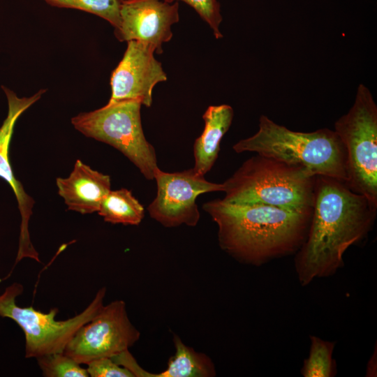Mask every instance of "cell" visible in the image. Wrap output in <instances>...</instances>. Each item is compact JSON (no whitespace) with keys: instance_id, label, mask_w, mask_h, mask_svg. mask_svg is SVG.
<instances>
[{"instance_id":"obj_1","label":"cell","mask_w":377,"mask_h":377,"mask_svg":"<svg viewBox=\"0 0 377 377\" xmlns=\"http://www.w3.org/2000/svg\"><path fill=\"white\" fill-rule=\"evenodd\" d=\"M376 212V205L351 191L344 182L317 175L308 232L295 258L300 285L336 274L344 265L348 248L371 230Z\"/></svg>"},{"instance_id":"obj_2","label":"cell","mask_w":377,"mask_h":377,"mask_svg":"<svg viewBox=\"0 0 377 377\" xmlns=\"http://www.w3.org/2000/svg\"><path fill=\"white\" fill-rule=\"evenodd\" d=\"M218 226L221 249L241 263L261 266L296 253L311 215L265 205H238L216 198L202 205Z\"/></svg>"},{"instance_id":"obj_3","label":"cell","mask_w":377,"mask_h":377,"mask_svg":"<svg viewBox=\"0 0 377 377\" xmlns=\"http://www.w3.org/2000/svg\"><path fill=\"white\" fill-rule=\"evenodd\" d=\"M316 175L308 170L257 154L223 184L226 202L265 205L311 215Z\"/></svg>"},{"instance_id":"obj_4","label":"cell","mask_w":377,"mask_h":377,"mask_svg":"<svg viewBox=\"0 0 377 377\" xmlns=\"http://www.w3.org/2000/svg\"><path fill=\"white\" fill-rule=\"evenodd\" d=\"M236 153L255 152L288 165L308 170L314 175L327 176L346 182L347 156L334 131L321 128L298 132L261 115L258 131L235 143Z\"/></svg>"},{"instance_id":"obj_5","label":"cell","mask_w":377,"mask_h":377,"mask_svg":"<svg viewBox=\"0 0 377 377\" xmlns=\"http://www.w3.org/2000/svg\"><path fill=\"white\" fill-rule=\"evenodd\" d=\"M334 131L346 151L345 184L377 206V105L364 84H359L353 105Z\"/></svg>"},{"instance_id":"obj_6","label":"cell","mask_w":377,"mask_h":377,"mask_svg":"<svg viewBox=\"0 0 377 377\" xmlns=\"http://www.w3.org/2000/svg\"><path fill=\"white\" fill-rule=\"evenodd\" d=\"M141 105L137 100L108 103L103 108L73 117L71 123L85 136L118 149L147 179L151 180L158 167L157 158L142 130Z\"/></svg>"},{"instance_id":"obj_7","label":"cell","mask_w":377,"mask_h":377,"mask_svg":"<svg viewBox=\"0 0 377 377\" xmlns=\"http://www.w3.org/2000/svg\"><path fill=\"white\" fill-rule=\"evenodd\" d=\"M22 284L14 283L0 295V316L15 321L25 336V357L38 358L63 353L77 330L90 321L104 306L106 288L98 290L90 304L80 313L65 320H56L57 308L44 313L32 306L22 307L16 297L23 293Z\"/></svg>"},{"instance_id":"obj_8","label":"cell","mask_w":377,"mask_h":377,"mask_svg":"<svg viewBox=\"0 0 377 377\" xmlns=\"http://www.w3.org/2000/svg\"><path fill=\"white\" fill-rule=\"evenodd\" d=\"M140 337L139 330L128 318L126 303L115 300L104 305L90 321L77 330L64 353L77 363L87 364L128 350Z\"/></svg>"},{"instance_id":"obj_9","label":"cell","mask_w":377,"mask_h":377,"mask_svg":"<svg viewBox=\"0 0 377 377\" xmlns=\"http://www.w3.org/2000/svg\"><path fill=\"white\" fill-rule=\"evenodd\" d=\"M157 194L147 207L151 218L166 228L182 224L195 226L200 217L196 204L198 195L223 191V184L205 179L193 168L167 172L157 167L154 172Z\"/></svg>"},{"instance_id":"obj_10","label":"cell","mask_w":377,"mask_h":377,"mask_svg":"<svg viewBox=\"0 0 377 377\" xmlns=\"http://www.w3.org/2000/svg\"><path fill=\"white\" fill-rule=\"evenodd\" d=\"M179 3L163 0H125L120 7V25L114 29L121 42L137 40L151 47L156 54L172 37V25L178 22Z\"/></svg>"},{"instance_id":"obj_11","label":"cell","mask_w":377,"mask_h":377,"mask_svg":"<svg viewBox=\"0 0 377 377\" xmlns=\"http://www.w3.org/2000/svg\"><path fill=\"white\" fill-rule=\"evenodd\" d=\"M154 54V50L144 43L127 42L124 57L111 75L112 94L108 103L137 100L146 107L151 105L154 87L167 80Z\"/></svg>"},{"instance_id":"obj_12","label":"cell","mask_w":377,"mask_h":377,"mask_svg":"<svg viewBox=\"0 0 377 377\" xmlns=\"http://www.w3.org/2000/svg\"><path fill=\"white\" fill-rule=\"evenodd\" d=\"M8 104V115L0 128V177L11 187L18 203L21 216L19 246L15 264L24 258L40 263L38 253L34 249L29 232V222L32 215L34 199L24 191L21 182L13 173L9 160V146L14 126L18 117L38 101L46 90L40 89L31 97L18 98L15 93L2 87Z\"/></svg>"},{"instance_id":"obj_13","label":"cell","mask_w":377,"mask_h":377,"mask_svg":"<svg viewBox=\"0 0 377 377\" xmlns=\"http://www.w3.org/2000/svg\"><path fill=\"white\" fill-rule=\"evenodd\" d=\"M59 195L68 209L82 214L98 211L103 198L110 191L109 175L94 170L77 159L68 177H57Z\"/></svg>"},{"instance_id":"obj_14","label":"cell","mask_w":377,"mask_h":377,"mask_svg":"<svg viewBox=\"0 0 377 377\" xmlns=\"http://www.w3.org/2000/svg\"><path fill=\"white\" fill-rule=\"evenodd\" d=\"M233 116L232 108L226 104L210 105L204 113L203 131L193 144V168L198 173L205 176L213 167L218 158L221 141L230 128Z\"/></svg>"},{"instance_id":"obj_15","label":"cell","mask_w":377,"mask_h":377,"mask_svg":"<svg viewBox=\"0 0 377 377\" xmlns=\"http://www.w3.org/2000/svg\"><path fill=\"white\" fill-rule=\"evenodd\" d=\"M172 341L175 353L169 359L167 369L155 374L142 369L140 377L216 376L215 366L209 356L186 346L176 334L173 336Z\"/></svg>"},{"instance_id":"obj_16","label":"cell","mask_w":377,"mask_h":377,"mask_svg":"<svg viewBox=\"0 0 377 377\" xmlns=\"http://www.w3.org/2000/svg\"><path fill=\"white\" fill-rule=\"evenodd\" d=\"M105 222L138 226L145 216V209L132 193L124 188L110 191L102 200L98 211Z\"/></svg>"},{"instance_id":"obj_17","label":"cell","mask_w":377,"mask_h":377,"mask_svg":"<svg viewBox=\"0 0 377 377\" xmlns=\"http://www.w3.org/2000/svg\"><path fill=\"white\" fill-rule=\"evenodd\" d=\"M310 348L304 361L301 374L304 377H333L337 374L336 362L333 359L335 342L310 335Z\"/></svg>"},{"instance_id":"obj_18","label":"cell","mask_w":377,"mask_h":377,"mask_svg":"<svg viewBox=\"0 0 377 377\" xmlns=\"http://www.w3.org/2000/svg\"><path fill=\"white\" fill-rule=\"evenodd\" d=\"M59 8H74L94 14L107 20L114 29L120 25V0H43Z\"/></svg>"},{"instance_id":"obj_19","label":"cell","mask_w":377,"mask_h":377,"mask_svg":"<svg viewBox=\"0 0 377 377\" xmlns=\"http://www.w3.org/2000/svg\"><path fill=\"white\" fill-rule=\"evenodd\" d=\"M36 360L43 376L45 377L89 376L86 369L64 352L41 356Z\"/></svg>"},{"instance_id":"obj_20","label":"cell","mask_w":377,"mask_h":377,"mask_svg":"<svg viewBox=\"0 0 377 377\" xmlns=\"http://www.w3.org/2000/svg\"><path fill=\"white\" fill-rule=\"evenodd\" d=\"M168 3L182 1L191 6L212 29L216 38L223 37L219 31V25L222 22L220 3L217 0H163Z\"/></svg>"},{"instance_id":"obj_21","label":"cell","mask_w":377,"mask_h":377,"mask_svg":"<svg viewBox=\"0 0 377 377\" xmlns=\"http://www.w3.org/2000/svg\"><path fill=\"white\" fill-rule=\"evenodd\" d=\"M87 365V373L91 377H134L130 371L110 357L96 359Z\"/></svg>"},{"instance_id":"obj_22","label":"cell","mask_w":377,"mask_h":377,"mask_svg":"<svg viewBox=\"0 0 377 377\" xmlns=\"http://www.w3.org/2000/svg\"><path fill=\"white\" fill-rule=\"evenodd\" d=\"M377 351L376 346L371 357L369 358L367 367L366 376L374 377L376 376L377 374Z\"/></svg>"},{"instance_id":"obj_23","label":"cell","mask_w":377,"mask_h":377,"mask_svg":"<svg viewBox=\"0 0 377 377\" xmlns=\"http://www.w3.org/2000/svg\"><path fill=\"white\" fill-rule=\"evenodd\" d=\"M120 1L122 2V1H125V0H120Z\"/></svg>"}]
</instances>
